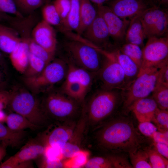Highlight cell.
Returning a JSON list of instances; mask_svg holds the SVG:
<instances>
[{
	"mask_svg": "<svg viewBox=\"0 0 168 168\" xmlns=\"http://www.w3.org/2000/svg\"><path fill=\"white\" fill-rule=\"evenodd\" d=\"M10 95V91L0 90V110H3L8 107Z\"/></svg>",
	"mask_w": 168,
	"mask_h": 168,
	"instance_id": "f6af8a7d",
	"label": "cell"
},
{
	"mask_svg": "<svg viewBox=\"0 0 168 168\" xmlns=\"http://www.w3.org/2000/svg\"><path fill=\"white\" fill-rule=\"evenodd\" d=\"M21 40L13 29L0 23V50L9 54Z\"/></svg>",
	"mask_w": 168,
	"mask_h": 168,
	"instance_id": "7402d4cb",
	"label": "cell"
},
{
	"mask_svg": "<svg viewBox=\"0 0 168 168\" xmlns=\"http://www.w3.org/2000/svg\"><path fill=\"white\" fill-rule=\"evenodd\" d=\"M86 119L82 111L70 138L61 150L65 159L71 158L77 152L83 149L82 146L86 138Z\"/></svg>",
	"mask_w": 168,
	"mask_h": 168,
	"instance_id": "e0dca14e",
	"label": "cell"
},
{
	"mask_svg": "<svg viewBox=\"0 0 168 168\" xmlns=\"http://www.w3.org/2000/svg\"><path fill=\"white\" fill-rule=\"evenodd\" d=\"M155 149L164 157L168 158V144L163 143L154 142Z\"/></svg>",
	"mask_w": 168,
	"mask_h": 168,
	"instance_id": "7dc6e473",
	"label": "cell"
},
{
	"mask_svg": "<svg viewBox=\"0 0 168 168\" xmlns=\"http://www.w3.org/2000/svg\"><path fill=\"white\" fill-rule=\"evenodd\" d=\"M5 122L10 129L16 131L24 130L28 128L35 130L40 128L23 116L15 112L7 115Z\"/></svg>",
	"mask_w": 168,
	"mask_h": 168,
	"instance_id": "4316f807",
	"label": "cell"
},
{
	"mask_svg": "<svg viewBox=\"0 0 168 168\" xmlns=\"http://www.w3.org/2000/svg\"><path fill=\"white\" fill-rule=\"evenodd\" d=\"M145 150L147 154L152 168H168V159L155 149L148 148Z\"/></svg>",
	"mask_w": 168,
	"mask_h": 168,
	"instance_id": "d590c367",
	"label": "cell"
},
{
	"mask_svg": "<svg viewBox=\"0 0 168 168\" xmlns=\"http://www.w3.org/2000/svg\"><path fill=\"white\" fill-rule=\"evenodd\" d=\"M6 85V81L4 79L3 74L0 71V90H5Z\"/></svg>",
	"mask_w": 168,
	"mask_h": 168,
	"instance_id": "816d5d0a",
	"label": "cell"
},
{
	"mask_svg": "<svg viewBox=\"0 0 168 168\" xmlns=\"http://www.w3.org/2000/svg\"><path fill=\"white\" fill-rule=\"evenodd\" d=\"M29 50L26 38H21V41L9 54L11 63L18 72L24 73L28 63Z\"/></svg>",
	"mask_w": 168,
	"mask_h": 168,
	"instance_id": "ffe728a7",
	"label": "cell"
},
{
	"mask_svg": "<svg viewBox=\"0 0 168 168\" xmlns=\"http://www.w3.org/2000/svg\"><path fill=\"white\" fill-rule=\"evenodd\" d=\"M119 90L100 87L87 95L82 110L86 119V135L110 119L122 96Z\"/></svg>",
	"mask_w": 168,
	"mask_h": 168,
	"instance_id": "7a4b0ae2",
	"label": "cell"
},
{
	"mask_svg": "<svg viewBox=\"0 0 168 168\" xmlns=\"http://www.w3.org/2000/svg\"><path fill=\"white\" fill-rule=\"evenodd\" d=\"M89 42L102 48L109 44V32L106 24L101 16L98 12L93 22L82 34Z\"/></svg>",
	"mask_w": 168,
	"mask_h": 168,
	"instance_id": "9a60e30c",
	"label": "cell"
},
{
	"mask_svg": "<svg viewBox=\"0 0 168 168\" xmlns=\"http://www.w3.org/2000/svg\"><path fill=\"white\" fill-rule=\"evenodd\" d=\"M97 14V9L89 0H80L79 24L76 31L78 35H82Z\"/></svg>",
	"mask_w": 168,
	"mask_h": 168,
	"instance_id": "603a6c76",
	"label": "cell"
},
{
	"mask_svg": "<svg viewBox=\"0 0 168 168\" xmlns=\"http://www.w3.org/2000/svg\"><path fill=\"white\" fill-rule=\"evenodd\" d=\"M26 135V132L24 130H13L0 123V144L13 148L19 147L24 141Z\"/></svg>",
	"mask_w": 168,
	"mask_h": 168,
	"instance_id": "cb8c5ba5",
	"label": "cell"
},
{
	"mask_svg": "<svg viewBox=\"0 0 168 168\" xmlns=\"http://www.w3.org/2000/svg\"><path fill=\"white\" fill-rule=\"evenodd\" d=\"M7 115L2 110H0V123H3L5 122Z\"/></svg>",
	"mask_w": 168,
	"mask_h": 168,
	"instance_id": "f5cc1de1",
	"label": "cell"
},
{
	"mask_svg": "<svg viewBox=\"0 0 168 168\" xmlns=\"http://www.w3.org/2000/svg\"><path fill=\"white\" fill-rule=\"evenodd\" d=\"M111 162L114 168H132L133 166L124 156L115 154H106Z\"/></svg>",
	"mask_w": 168,
	"mask_h": 168,
	"instance_id": "b9f144b4",
	"label": "cell"
},
{
	"mask_svg": "<svg viewBox=\"0 0 168 168\" xmlns=\"http://www.w3.org/2000/svg\"><path fill=\"white\" fill-rule=\"evenodd\" d=\"M2 60V56L1 54V51L0 50V65L1 64Z\"/></svg>",
	"mask_w": 168,
	"mask_h": 168,
	"instance_id": "11a10c76",
	"label": "cell"
},
{
	"mask_svg": "<svg viewBox=\"0 0 168 168\" xmlns=\"http://www.w3.org/2000/svg\"><path fill=\"white\" fill-rule=\"evenodd\" d=\"M13 19L7 15L6 13L3 12L0 9V22L4 21L12 20Z\"/></svg>",
	"mask_w": 168,
	"mask_h": 168,
	"instance_id": "681fc988",
	"label": "cell"
},
{
	"mask_svg": "<svg viewBox=\"0 0 168 168\" xmlns=\"http://www.w3.org/2000/svg\"><path fill=\"white\" fill-rule=\"evenodd\" d=\"M133 168H152L148 155L145 150L138 149L129 153Z\"/></svg>",
	"mask_w": 168,
	"mask_h": 168,
	"instance_id": "d6a6232c",
	"label": "cell"
},
{
	"mask_svg": "<svg viewBox=\"0 0 168 168\" xmlns=\"http://www.w3.org/2000/svg\"><path fill=\"white\" fill-rule=\"evenodd\" d=\"M37 165L39 168H64V160H51L44 155L37 159Z\"/></svg>",
	"mask_w": 168,
	"mask_h": 168,
	"instance_id": "60d3db41",
	"label": "cell"
},
{
	"mask_svg": "<svg viewBox=\"0 0 168 168\" xmlns=\"http://www.w3.org/2000/svg\"><path fill=\"white\" fill-rule=\"evenodd\" d=\"M100 48L79 40L67 41L64 44L67 56L65 59L76 66L96 74L100 69L104 58Z\"/></svg>",
	"mask_w": 168,
	"mask_h": 168,
	"instance_id": "5b68a950",
	"label": "cell"
},
{
	"mask_svg": "<svg viewBox=\"0 0 168 168\" xmlns=\"http://www.w3.org/2000/svg\"><path fill=\"white\" fill-rule=\"evenodd\" d=\"M102 51L104 58L96 77L100 82V87L124 91L128 87L125 75L114 53L104 49Z\"/></svg>",
	"mask_w": 168,
	"mask_h": 168,
	"instance_id": "ba28073f",
	"label": "cell"
},
{
	"mask_svg": "<svg viewBox=\"0 0 168 168\" xmlns=\"http://www.w3.org/2000/svg\"><path fill=\"white\" fill-rule=\"evenodd\" d=\"M156 142L163 143L168 144V132L156 131L152 138Z\"/></svg>",
	"mask_w": 168,
	"mask_h": 168,
	"instance_id": "bcb514c9",
	"label": "cell"
},
{
	"mask_svg": "<svg viewBox=\"0 0 168 168\" xmlns=\"http://www.w3.org/2000/svg\"><path fill=\"white\" fill-rule=\"evenodd\" d=\"M53 4L61 18V24L66 19L70 10V0H55Z\"/></svg>",
	"mask_w": 168,
	"mask_h": 168,
	"instance_id": "f35d334b",
	"label": "cell"
},
{
	"mask_svg": "<svg viewBox=\"0 0 168 168\" xmlns=\"http://www.w3.org/2000/svg\"><path fill=\"white\" fill-rule=\"evenodd\" d=\"M11 91L7 107L40 128L47 127L52 122L42 109L40 101L35 95L23 87H18Z\"/></svg>",
	"mask_w": 168,
	"mask_h": 168,
	"instance_id": "277c9868",
	"label": "cell"
},
{
	"mask_svg": "<svg viewBox=\"0 0 168 168\" xmlns=\"http://www.w3.org/2000/svg\"><path fill=\"white\" fill-rule=\"evenodd\" d=\"M158 108L154 100L151 97L140 99L135 102L130 108L140 122L152 121Z\"/></svg>",
	"mask_w": 168,
	"mask_h": 168,
	"instance_id": "d6986e66",
	"label": "cell"
},
{
	"mask_svg": "<svg viewBox=\"0 0 168 168\" xmlns=\"http://www.w3.org/2000/svg\"><path fill=\"white\" fill-rule=\"evenodd\" d=\"M40 101L42 110L52 122L77 121L83 105L77 100L53 87L44 92Z\"/></svg>",
	"mask_w": 168,
	"mask_h": 168,
	"instance_id": "3957f363",
	"label": "cell"
},
{
	"mask_svg": "<svg viewBox=\"0 0 168 168\" xmlns=\"http://www.w3.org/2000/svg\"><path fill=\"white\" fill-rule=\"evenodd\" d=\"M97 5V12L104 19L107 26L110 37L116 43H122L125 40L126 31L130 20L122 19L107 6Z\"/></svg>",
	"mask_w": 168,
	"mask_h": 168,
	"instance_id": "5bb4252c",
	"label": "cell"
},
{
	"mask_svg": "<svg viewBox=\"0 0 168 168\" xmlns=\"http://www.w3.org/2000/svg\"><path fill=\"white\" fill-rule=\"evenodd\" d=\"M29 52L43 60L47 64L54 59V54L37 44L31 38H26Z\"/></svg>",
	"mask_w": 168,
	"mask_h": 168,
	"instance_id": "f546056e",
	"label": "cell"
},
{
	"mask_svg": "<svg viewBox=\"0 0 168 168\" xmlns=\"http://www.w3.org/2000/svg\"><path fill=\"white\" fill-rule=\"evenodd\" d=\"M151 5L161 7V6L166 5L168 0H147Z\"/></svg>",
	"mask_w": 168,
	"mask_h": 168,
	"instance_id": "c3c4849f",
	"label": "cell"
},
{
	"mask_svg": "<svg viewBox=\"0 0 168 168\" xmlns=\"http://www.w3.org/2000/svg\"><path fill=\"white\" fill-rule=\"evenodd\" d=\"M65 60L68 64V71L59 89L83 105L86 97L91 90L96 74Z\"/></svg>",
	"mask_w": 168,
	"mask_h": 168,
	"instance_id": "8992f818",
	"label": "cell"
},
{
	"mask_svg": "<svg viewBox=\"0 0 168 168\" xmlns=\"http://www.w3.org/2000/svg\"><path fill=\"white\" fill-rule=\"evenodd\" d=\"M71 7L64 21L59 26L63 31H77L80 21V0H70Z\"/></svg>",
	"mask_w": 168,
	"mask_h": 168,
	"instance_id": "484cf974",
	"label": "cell"
},
{
	"mask_svg": "<svg viewBox=\"0 0 168 168\" xmlns=\"http://www.w3.org/2000/svg\"><path fill=\"white\" fill-rule=\"evenodd\" d=\"M159 69L147 70L138 75L130 85L124 91L123 108L129 111L136 101L147 97L152 93L156 85Z\"/></svg>",
	"mask_w": 168,
	"mask_h": 168,
	"instance_id": "9c48e42d",
	"label": "cell"
},
{
	"mask_svg": "<svg viewBox=\"0 0 168 168\" xmlns=\"http://www.w3.org/2000/svg\"><path fill=\"white\" fill-rule=\"evenodd\" d=\"M139 14L130 18V22L127 30L125 38L126 43L143 46L144 41L146 38L141 22Z\"/></svg>",
	"mask_w": 168,
	"mask_h": 168,
	"instance_id": "44dd1931",
	"label": "cell"
},
{
	"mask_svg": "<svg viewBox=\"0 0 168 168\" xmlns=\"http://www.w3.org/2000/svg\"><path fill=\"white\" fill-rule=\"evenodd\" d=\"M152 121L156 125L157 129L161 132L168 131V112L167 110L158 108L155 112Z\"/></svg>",
	"mask_w": 168,
	"mask_h": 168,
	"instance_id": "e575fe53",
	"label": "cell"
},
{
	"mask_svg": "<svg viewBox=\"0 0 168 168\" xmlns=\"http://www.w3.org/2000/svg\"><path fill=\"white\" fill-rule=\"evenodd\" d=\"M32 36V39L37 44L55 54L57 39L55 31L51 25L43 20L34 28Z\"/></svg>",
	"mask_w": 168,
	"mask_h": 168,
	"instance_id": "ac0fdd59",
	"label": "cell"
},
{
	"mask_svg": "<svg viewBox=\"0 0 168 168\" xmlns=\"http://www.w3.org/2000/svg\"><path fill=\"white\" fill-rule=\"evenodd\" d=\"M91 2L97 5L104 4V3L109 2L110 0H89Z\"/></svg>",
	"mask_w": 168,
	"mask_h": 168,
	"instance_id": "db71d44e",
	"label": "cell"
},
{
	"mask_svg": "<svg viewBox=\"0 0 168 168\" xmlns=\"http://www.w3.org/2000/svg\"><path fill=\"white\" fill-rule=\"evenodd\" d=\"M90 133L96 147L106 154L129 153L140 146L139 135L126 118H111Z\"/></svg>",
	"mask_w": 168,
	"mask_h": 168,
	"instance_id": "6da1fadb",
	"label": "cell"
},
{
	"mask_svg": "<svg viewBox=\"0 0 168 168\" xmlns=\"http://www.w3.org/2000/svg\"><path fill=\"white\" fill-rule=\"evenodd\" d=\"M119 49L134 62L140 69L142 61V50L140 47L135 44L126 43Z\"/></svg>",
	"mask_w": 168,
	"mask_h": 168,
	"instance_id": "f1b7e54d",
	"label": "cell"
},
{
	"mask_svg": "<svg viewBox=\"0 0 168 168\" xmlns=\"http://www.w3.org/2000/svg\"><path fill=\"white\" fill-rule=\"evenodd\" d=\"M45 146L37 137L29 140L15 155L0 165V168H20L24 162L36 160L44 155Z\"/></svg>",
	"mask_w": 168,
	"mask_h": 168,
	"instance_id": "4fadbf2b",
	"label": "cell"
},
{
	"mask_svg": "<svg viewBox=\"0 0 168 168\" xmlns=\"http://www.w3.org/2000/svg\"><path fill=\"white\" fill-rule=\"evenodd\" d=\"M146 38L165 36L168 30V14L161 7L151 5L140 14Z\"/></svg>",
	"mask_w": 168,
	"mask_h": 168,
	"instance_id": "8fae6325",
	"label": "cell"
},
{
	"mask_svg": "<svg viewBox=\"0 0 168 168\" xmlns=\"http://www.w3.org/2000/svg\"><path fill=\"white\" fill-rule=\"evenodd\" d=\"M156 82L168 86V63L159 69Z\"/></svg>",
	"mask_w": 168,
	"mask_h": 168,
	"instance_id": "ee69618b",
	"label": "cell"
},
{
	"mask_svg": "<svg viewBox=\"0 0 168 168\" xmlns=\"http://www.w3.org/2000/svg\"><path fill=\"white\" fill-rule=\"evenodd\" d=\"M47 64L43 60L29 52L28 63L27 68L24 73L25 77H30L40 73Z\"/></svg>",
	"mask_w": 168,
	"mask_h": 168,
	"instance_id": "1f68e13d",
	"label": "cell"
},
{
	"mask_svg": "<svg viewBox=\"0 0 168 168\" xmlns=\"http://www.w3.org/2000/svg\"><path fill=\"white\" fill-rule=\"evenodd\" d=\"M148 38L142 49V61L138 75L149 69H159L168 63V36Z\"/></svg>",
	"mask_w": 168,
	"mask_h": 168,
	"instance_id": "30bf717a",
	"label": "cell"
},
{
	"mask_svg": "<svg viewBox=\"0 0 168 168\" xmlns=\"http://www.w3.org/2000/svg\"><path fill=\"white\" fill-rule=\"evenodd\" d=\"M83 168H114L111 162L106 155L89 157Z\"/></svg>",
	"mask_w": 168,
	"mask_h": 168,
	"instance_id": "8d00e7d4",
	"label": "cell"
},
{
	"mask_svg": "<svg viewBox=\"0 0 168 168\" xmlns=\"http://www.w3.org/2000/svg\"><path fill=\"white\" fill-rule=\"evenodd\" d=\"M68 69V64L65 59H54L38 74L30 77H24V82L30 91L35 95L44 92L54 84L63 81Z\"/></svg>",
	"mask_w": 168,
	"mask_h": 168,
	"instance_id": "52a82bcc",
	"label": "cell"
},
{
	"mask_svg": "<svg viewBox=\"0 0 168 168\" xmlns=\"http://www.w3.org/2000/svg\"><path fill=\"white\" fill-rule=\"evenodd\" d=\"M138 128L142 134L151 138L157 130L156 126L150 121L140 122Z\"/></svg>",
	"mask_w": 168,
	"mask_h": 168,
	"instance_id": "7bdbcfd3",
	"label": "cell"
},
{
	"mask_svg": "<svg viewBox=\"0 0 168 168\" xmlns=\"http://www.w3.org/2000/svg\"><path fill=\"white\" fill-rule=\"evenodd\" d=\"M152 97L156 102L158 107L167 110L168 108V86L156 82L152 93Z\"/></svg>",
	"mask_w": 168,
	"mask_h": 168,
	"instance_id": "83f0119b",
	"label": "cell"
},
{
	"mask_svg": "<svg viewBox=\"0 0 168 168\" xmlns=\"http://www.w3.org/2000/svg\"><path fill=\"white\" fill-rule=\"evenodd\" d=\"M77 121L52 122L37 137L46 147L61 151L70 138Z\"/></svg>",
	"mask_w": 168,
	"mask_h": 168,
	"instance_id": "7c38bea8",
	"label": "cell"
},
{
	"mask_svg": "<svg viewBox=\"0 0 168 168\" xmlns=\"http://www.w3.org/2000/svg\"><path fill=\"white\" fill-rule=\"evenodd\" d=\"M89 151L82 149L76 153L71 158L65 160L64 168H83L89 158Z\"/></svg>",
	"mask_w": 168,
	"mask_h": 168,
	"instance_id": "4dcf8cb0",
	"label": "cell"
},
{
	"mask_svg": "<svg viewBox=\"0 0 168 168\" xmlns=\"http://www.w3.org/2000/svg\"><path fill=\"white\" fill-rule=\"evenodd\" d=\"M0 9L3 12L13 14L18 18H23L14 0H0Z\"/></svg>",
	"mask_w": 168,
	"mask_h": 168,
	"instance_id": "ab89813d",
	"label": "cell"
},
{
	"mask_svg": "<svg viewBox=\"0 0 168 168\" xmlns=\"http://www.w3.org/2000/svg\"><path fill=\"white\" fill-rule=\"evenodd\" d=\"M7 147L5 145L0 144V161L6 155Z\"/></svg>",
	"mask_w": 168,
	"mask_h": 168,
	"instance_id": "f907efd6",
	"label": "cell"
},
{
	"mask_svg": "<svg viewBox=\"0 0 168 168\" xmlns=\"http://www.w3.org/2000/svg\"><path fill=\"white\" fill-rule=\"evenodd\" d=\"M108 2L112 11L122 19L139 14L151 6L147 0H110Z\"/></svg>",
	"mask_w": 168,
	"mask_h": 168,
	"instance_id": "2e32d148",
	"label": "cell"
},
{
	"mask_svg": "<svg viewBox=\"0 0 168 168\" xmlns=\"http://www.w3.org/2000/svg\"><path fill=\"white\" fill-rule=\"evenodd\" d=\"M113 52L124 72L128 87L138 76L139 68L134 62L119 49Z\"/></svg>",
	"mask_w": 168,
	"mask_h": 168,
	"instance_id": "d4e9b609",
	"label": "cell"
},
{
	"mask_svg": "<svg viewBox=\"0 0 168 168\" xmlns=\"http://www.w3.org/2000/svg\"><path fill=\"white\" fill-rule=\"evenodd\" d=\"M17 9L26 13H29L40 7L43 0H14Z\"/></svg>",
	"mask_w": 168,
	"mask_h": 168,
	"instance_id": "74e56055",
	"label": "cell"
},
{
	"mask_svg": "<svg viewBox=\"0 0 168 168\" xmlns=\"http://www.w3.org/2000/svg\"><path fill=\"white\" fill-rule=\"evenodd\" d=\"M42 12L44 21L51 26H60L61 20L53 4L45 5Z\"/></svg>",
	"mask_w": 168,
	"mask_h": 168,
	"instance_id": "836d02e7",
	"label": "cell"
}]
</instances>
